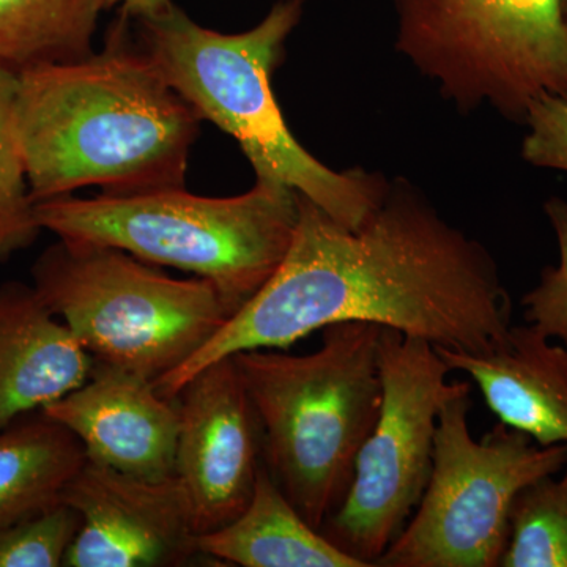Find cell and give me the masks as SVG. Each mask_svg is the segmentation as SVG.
I'll use <instances>...</instances> for the list:
<instances>
[{"instance_id": "cell-14", "label": "cell", "mask_w": 567, "mask_h": 567, "mask_svg": "<svg viewBox=\"0 0 567 567\" xmlns=\"http://www.w3.org/2000/svg\"><path fill=\"white\" fill-rule=\"evenodd\" d=\"M451 371L480 386L499 423L532 436L540 446L567 443V350L532 324L511 327L505 344L486 353L435 347Z\"/></svg>"}, {"instance_id": "cell-9", "label": "cell", "mask_w": 567, "mask_h": 567, "mask_svg": "<svg viewBox=\"0 0 567 567\" xmlns=\"http://www.w3.org/2000/svg\"><path fill=\"white\" fill-rule=\"evenodd\" d=\"M379 417L354 465L344 502L320 533L346 554L375 567L420 505L434 465L443 404L466 385L424 339L382 328Z\"/></svg>"}, {"instance_id": "cell-10", "label": "cell", "mask_w": 567, "mask_h": 567, "mask_svg": "<svg viewBox=\"0 0 567 567\" xmlns=\"http://www.w3.org/2000/svg\"><path fill=\"white\" fill-rule=\"evenodd\" d=\"M175 402V476L204 535L234 522L251 502L264 461L262 429L234 357L205 365Z\"/></svg>"}, {"instance_id": "cell-20", "label": "cell", "mask_w": 567, "mask_h": 567, "mask_svg": "<svg viewBox=\"0 0 567 567\" xmlns=\"http://www.w3.org/2000/svg\"><path fill=\"white\" fill-rule=\"evenodd\" d=\"M81 527V514L59 502L0 528V567L63 566Z\"/></svg>"}, {"instance_id": "cell-1", "label": "cell", "mask_w": 567, "mask_h": 567, "mask_svg": "<svg viewBox=\"0 0 567 567\" xmlns=\"http://www.w3.org/2000/svg\"><path fill=\"white\" fill-rule=\"evenodd\" d=\"M513 305L494 257L451 226L405 178L388 183L360 227L298 194L292 244L278 270L177 371L156 380L175 399L205 365L238 352L287 349L328 324L368 322L434 347L486 353L505 344Z\"/></svg>"}, {"instance_id": "cell-23", "label": "cell", "mask_w": 567, "mask_h": 567, "mask_svg": "<svg viewBox=\"0 0 567 567\" xmlns=\"http://www.w3.org/2000/svg\"><path fill=\"white\" fill-rule=\"evenodd\" d=\"M173 3V0H104V10L118 7V11L128 14L132 20L153 17Z\"/></svg>"}, {"instance_id": "cell-7", "label": "cell", "mask_w": 567, "mask_h": 567, "mask_svg": "<svg viewBox=\"0 0 567 567\" xmlns=\"http://www.w3.org/2000/svg\"><path fill=\"white\" fill-rule=\"evenodd\" d=\"M395 50L458 110L525 123L543 93L567 100V0H391Z\"/></svg>"}, {"instance_id": "cell-16", "label": "cell", "mask_w": 567, "mask_h": 567, "mask_svg": "<svg viewBox=\"0 0 567 567\" xmlns=\"http://www.w3.org/2000/svg\"><path fill=\"white\" fill-rule=\"evenodd\" d=\"M87 462L65 425L43 412L0 431V528L62 502L66 484Z\"/></svg>"}, {"instance_id": "cell-17", "label": "cell", "mask_w": 567, "mask_h": 567, "mask_svg": "<svg viewBox=\"0 0 567 567\" xmlns=\"http://www.w3.org/2000/svg\"><path fill=\"white\" fill-rule=\"evenodd\" d=\"M104 0H0V62L18 73L93 52Z\"/></svg>"}, {"instance_id": "cell-11", "label": "cell", "mask_w": 567, "mask_h": 567, "mask_svg": "<svg viewBox=\"0 0 567 567\" xmlns=\"http://www.w3.org/2000/svg\"><path fill=\"white\" fill-rule=\"evenodd\" d=\"M62 502L81 514L63 566H185L200 555L192 503L177 476L142 480L87 461Z\"/></svg>"}, {"instance_id": "cell-13", "label": "cell", "mask_w": 567, "mask_h": 567, "mask_svg": "<svg viewBox=\"0 0 567 567\" xmlns=\"http://www.w3.org/2000/svg\"><path fill=\"white\" fill-rule=\"evenodd\" d=\"M93 364L33 286H0V431L76 390Z\"/></svg>"}, {"instance_id": "cell-15", "label": "cell", "mask_w": 567, "mask_h": 567, "mask_svg": "<svg viewBox=\"0 0 567 567\" xmlns=\"http://www.w3.org/2000/svg\"><path fill=\"white\" fill-rule=\"evenodd\" d=\"M204 557L244 567H371L305 520L264 461L251 502L230 524L197 537Z\"/></svg>"}, {"instance_id": "cell-2", "label": "cell", "mask_w": 567, "mask_h": 567, "mask_svg": "<svg viewBox=\"0 0 567 567\" xmlns=\"http://www.w3.org/2000/svg\"><path fill=\"white\" fill-rule=\"evenodd\" d=\"M200 121L141 50L123 11L102 51L21 71L14 104L35 204L84 186L106 196L185 188Z\"/></svg>"}, {"instance_id": "cell-6", "label": "cell", "mask_w": 567, "mask_h": 567, "mask_svg": "<svg viewBox=\"0 0 567 567\" xmlns=\"http://www.w3.org/2000/svg\"><path fill=\"white\" fill-rule=\"evenodd\" d=\"M33 289L100 363L156 380L235 315L207 279H175L110 246L59 240L32 267Z\"/></svg>"}, {"instance_id": "cell-4", "label": "cell", "mask_w": 567, "mask_h": 567, "mask_svg": "<svg viewBox=\"0 0 567 567\" xmlns=\"http://www.w3.org/2000/svg\"><path fill=\"white\" fill-rule=\"evenodd\" d=\"M382 328L328 324L311 354H233L262 429L264 464L319 532L344 502L358 454L379 417Z\"/></svg>"}, {"instance_id": "cell-12", "label": "cell", "mask_w": 567, "mask_h": 567, "mask_svg": "<svg viewBox=\"0 0 567 567\" xmlns=\"http://www.w3.org/2000/svg\"><path fill=\"white\" fill-rule=\"evenodd\" d=\"M41 412L65 425L93 464L142 480L175 476L177 402L147 377L95 361L81 386Z\"/></svg>"}, {"instance_id": "cell-3", "label": "cell", "mask_w": 567, "mask_h": 567, "mask_svg": "<svg viewBox=\"0 0 567 567\" xmlns=\"http://www.w3.org/2000/svg\"><path fill=\"white\" fill-rule=\"evenodd\" d=\"M305 6L306 0H278L259 24L241 33L204 28L174 2L132 22L137 44L164 80L203 121L237 141L257 182L293 189L354 229L382 203L390 181L363 169L336 173L320 163L295 140L271 91Z\"/></svg>"}, {"instance_id": "cell-21", "label": "cell", "mask_w": 567, "mask_h": 567, "mask_svg": "<svg viewBox=\"0 0 567 567\" xmlns=\"http://www.w3.org/2000/svg\"><path fill=\"white\" fill-rule=\"evenodd\" d=\"M544 210L557 235L559 264L540 271L539 282L525 293L522 306L527 324L567 347V203L561 197H550Z\"/></svg>"}, {"instance_id": "cell-18", "label": "cell", "mask_w": 567, "mask_h": 567, "mask_svg": "<svg viewBox=\"0 0 567 567\" xmlns=\"http://www.w3.org/2000/svg\"><path fill=\"white\" fill-rule=\"evenodd\" d=\"M499 567H567V465L514 499L511 536Z\"/></svg>"}, {"instance_id": "cell-5", "label": "cell", "mask_w": 567, "mask_h": 567, "mask_svg": "<svg viewBox=\"0 0 567 567\" xmlns=\"http://www.w3.org/2000/svg\"><path fill=\"white\" fill-rule=\"evenodd\" d=\"M41 229L59 240L110 246L153 265L210 281L235 312L259 292L292 244L298 193L256 182L241 196H194L182 189L54 197L35 204Z\"/></svg>"}, {"instance_id": "cell-8", "label": "cell", "mask_w": 567, "mask_h": 567, "mask_svg": "<svg viewBox=\"0 0 567 567\" xmlns=\"http://www.w3.org/2000/svg\"><path fill=\"white\" fill-rule=\"evenodd\" d=\"M470 393L466 382L440 410L431 480L415 516L375 567H498L516 496L567 465V443L540 446L503 423L476 442Z\"/></svg>"}, {"instance_id": "cell-22", "label": "cell", "mask_w": 567, "mask_h": 567, "mask_svg": "<svg viewBox=\"0 0 567 567\" xmlns=\"http://www.w3.org/2000/svg\"><path fill=\"white\" fill-rule=\"evenodd\" d=\"M522 158L532 166L567 173V100L543 93L529 104Z\"/></svg>"}, {"instance_id": "cell-19", "label": "cell", "mask_w": 567, "mask_h": 567, "mask_svg": "<svg viewBox=\"0 0 567 567\" xmlns=\"http://www.w3.org/2000/svg\"><path fill=\"white\" fill-rule=\"evenodd\" d=\"M18 85L20 73L0 62V262L35 244L43 230L14 128Z\"/></svg>"}]
</instances>
